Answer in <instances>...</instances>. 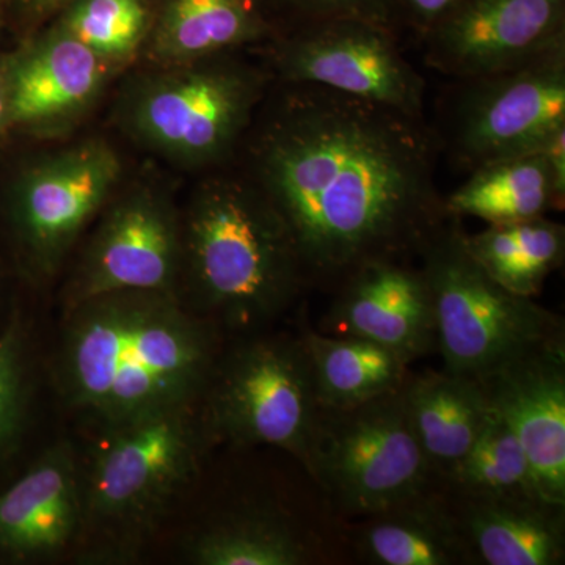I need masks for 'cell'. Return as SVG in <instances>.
Wrapping results in <instances>:
<instances>
[{
    "mask_svg": "<svg viewBox=\"0 0 565 565\" xmlns=\"http://www.w3.org/2000/svg\"><path fill=\"white\" fill-rule=\"evenodd\" d=\"M250 167L291 232L305 285L323 291L367 264L418 256L451 217L423 120L327 88L285 84Z\"/></svg>",
    "mask_w": 565,
    "mask_h": 565,
    "instance_id": "cell-1",
    "label": "cell"
},
{
    "mask_svg": "<svg viewBox=\"0 0 565 565\" xmlns=\"http://www.w3.org/2000/svg\"><path fill=\"white\" fill-rule=\"evenodd\" d=\"M221 351V330L180 294H103L66 311L58 385L71 407L114 426L200 401Z\"/></svg>",
    "mask_w": 565,
    "mask_h": 565,
    "instance_id": "cell-2",
    "label": "cell"
},
{
    "mask_svg": "<svg viewBox=\"0 0 565 565\" xmlns=\"http://www.w3.org/2000/svg\"><path fill=\"white\" fill-rule=\"evenodd\" d=\"M181 232V300L221 332H262L307 288L288 225L248 177L200 185Z\"/></svg>",
    "mask_w": 565,
    "mask_h": 565,
    "instance_id": "cell-3",
    "label": "cell"
},
{
    "mask_svg": "<svg viewBox=\"0 0 565 565\" xmlns=\"http://www.w3.org/2000/svg\"><path fill=\"white\" fill-rule=\"evenodd\" d=\"M103 435L82 468L81 559H131L195 481L214 446L199 401L150 412Z\"/></svg>",
    "mask_w": 565,
    "mask_h": 565,
    "instance_id": "cell-4",
    "label": "cell"
},
{
    "mask_svg": "<svg viewBox=\"0 0 565 565\" xmlns=\"http://www.w3.org/2000/svg\"><path fill=\"white\" fill-rule=\"evenodd\" d=\"M463 234L459 218L449 217L418 258L444 370L482 384L531 353L565 344L564 319L494 281L465 247Z\"/></svg>",
    "mask_w": 565,
    "mask_h": 565,
    "instance_id": "cell-5",
    "label": "cell"
},
{
    "mask_svg": "<svg viewBox=\"0 0 565 565\" xmlns=\"http://www.w3.org/2000/svg\"><path fill=\"white\" fill-rule=\"evenodd\" d=\"M302 467L340 522L377 514L435 484L408 422L404 385L352 407H319Z\"/></svg>",
    "mask_w": 565,
    "mask_h": 565,
    "instance_id": "cell-6",
    "label": "cell"
},
{
    "mask_svg": "<svg viewBox=\"0 0 565 565\" xmlns=\"http://www.w3.org/2000/svg\"><path fill=\"white\" fill-rule=\"evenodd\" d=\"M266 74L228 54L159 68L126 96L121 121L143 147L180 166L225 161L250 129Z\"/></svg>",
    "mask_w": 565,
    "mask_h": 565,
    "instance_id": "cell-7",
    "label": "cell"
},
{
    "mask_svg": "<svg viewBox=\"0 0 565 565\" xmlns=\"http://www.w3.org/2000/svg\"><path fill=\"white\" fill-rule=\"evenodd\" d=\"M199 404L214 445L273 446L302 465L321 405L300 333L239 334Z\"/></svg>",
    "mask_w": 565,
    "mask_h": 565,
    "instance_id": "cell-8",
    "label": "cell"
},
{
    "mask_svg": "<svg viewBox=\"0 0 565 565\" xmlns=\"http://www.w3.org/2000/svg\"><path fill=\"white\" fill-rule=\"evenodd\" d=\"M465 82L451 145L467 169L544 151L565 129V43L515 68Z\"/></svg>",
    "mask_w": 565,
    "mask_h": 565,
    "instance_id": "cell-9",
    "label": "cell"
},
{
    "mask_svg": "<svg viewBox=\"0 0 565 565\" xmlns=\"http://www.w3.org/2000/svg\"><path fill=\"white\" fill-rule=\"evenodd\" d=\"M118 152L88 140L33 163L14 182L10 221L36 277L57 273L77 237L117 192Z\"/></svg>",
    "mask_w": 565,
    "mask_h": 565,
    "instance_id": "cell-10",
    "label": "cell"
},
{
    "mask_svg": "<svg viewBox=\"0 0 565 565\" xmlns=\"http://www.w3.org/2000/svg\"><path fill=\"white\" fill-rule=\"evenodd\" d=\"M274 66L282 84L327 88L423 120V77L405 61L386 25L311 21L278 44Z\"/></svg>",
    "mask_w": 565,
    "mask_h": 565,
    "instance_id": "cell-11",
    "label": "cell"
},
{
    "mask_svg": "<svg viewBox=\"0 0 565 565\" xmlns=\"http://www.w3.org/2000/svg\"><path fill=\"white\" fill-rule=\"evenodd\" d=\"M181 215L166 193L136 185L111 196L65 292L66 311L118 291L180 294Z\"/></svg>",
    "mask_w": 565,
    "mask_h": 565,
    "instance_id": "cell-12",
    "label": "cell"
},
{
    "mask_svg": "<svg viewBox=\"0 0 565 565\" xmlns=\"http://www.w3.org/2000/svg\"><path fill=\"white\" fill-rule=\"evenodd\" d=\"M426 35L430 68L489 76L565 43V0H460Z\"/></svg>",
    "mask_w": 565,
    "mask_h": 565,
    "instance_id": "cell-13",
    "label": "cell"
},
{
    "mask_svg": "<svg viewBox=\"0 0 565 565\" xmlns=\"http://www.w3.org/2000/svg\"><path fill=\"white\" fill-rule=\"evenodd\" d=\"M334 296L322 333L373 341L408 364L437 349L429 286L412 259L367 264Z\"/></svg>",
    "mask_w": 565,
    "mask_h": 565,
    "instance_id": "cell-14",
    "label": "cell"
},
{
    "mask_svg": "<svg viewBox=\"0 0 565 565\" xmlns=\"http://www.w3.org/2000/svg\"><path fill=\"white\" fill-rule=\"evenodd\" d=\"M10 128L57 134L79 120L102 95L114 66L55 25L3 63Z\"/></svg>",
    "mask_w": 565,
    "mask_h": 565,
    "instance_id": "cell-15",
    "label": "cell"
},
{
    "mask_svg": "<svg viewBox=\"0 0 565 565\" xmlns=\"http://www.w3.org/2000/svg\"><path fill=\"white\" fill-rule=\"evenodd\" d=\"M482 386L522 446L541 497L565 505V344L509 364Z\"/></svg>",
    "mask_w": 565,
    "mask_h": 565,
    "instance_id": "cell-16",
    "label": "cell"
},
{
    "mask_svg": "<svg viewBox=\"0 0 565 565\" xmlns=\"http://www.w3.org/2000/svg\"><path fill=\"white\" fill-rule=\"evenodd\" d=\"M82 468L66 441L51 446L0 494V552L20 559L54 556L76 542Z\"/></svg>",
    "mask_w": 565,
    "mask_h": 565,
    "instance_id": "cell-17",
    "label": "cell"
},
{
    "mask_svg": "<svg viewBox=\"0 0 565 565\" xmlns=\"http://www.w3.org/2000/svg\"><path fill=\"white\" fill-rule=\"evenodd\" d=\"M445 494L455 512L471 564L565 563V505L542 498Z\"/></svg>",
    "mask_w": 565,
    "mask_h": 565,
    "instance_id": "cell-18",
    "label": "cell"
},
{
    "mask_svg": "<svg viewBox=\"0 0 565 565\" xmlns=\"http://www.w3.org/2000/svg\"><path fill=\"white\" fill-rule=\"evenodd\" d=\"M341 535L366 564H471L455 512L438 484L377 514L344 523Z\"/></svg>",
    "mask_w": 565,
    "mask_h": 565,
    "instance_id": "cell-19",
    "label": "cell"
},
{
    "mask_svg": "<svg viewBox=\"0 0 565 565\" xmlns=\"http://www.w3.org/2000/svg\"><path fill=\"white\" fill-rule=\"evenodd\" d=\"M269 33L263 0H163L148 54L167 68L232 54Z\"/></svg>",
    "mask_w": 565,
    "mask_h": 565,
    "instance_id": "cell-20",
    "label": "cell"
},
{
    "mask_svg": "<svg viewBox=\"0 0 565 565\" xmlns=\"http://www.w3.org/2000/svg\"><path fill=\"white\" fill-rule=\"evenodd\" d=\"M408 422L435 484L455 468L490 412L481 382L441 371L411 374L404 384Z\"/></svg>",
    "mask_w": 565,
    "mask_h": 565,
    "instance_id": "cell-21",
    "label": "cell"
},
{
    "mask_svg": "<svg viewBox=\"0 0 565 565\" xmlns=\"http://www.w3.org/2000/svg\"><path fill=\"white\" fill-rule=\"evenodd\" d=\"M196 565H307L321 550L289 516L269 509H239L215 516L185 541Z\"/></svg>",
    "mask_w": 565,
    "mask_h": 565,
    "instance_id": "cell-22",
    "label": "cell"
},
{
    "mask_svg": "<svg viewBox=\"0 0 565 565\" xmlns=\"http://www.w3.org/2000/svg\"><path fill=\"white\" fill-rule=\"evenodd\" d=\"M545 152L486 163L445 199L451 217H475L489 225L544 217L564 204Z\"/></svg>",
    "mask_w": 565,
    "mask_h": 565,
    "instance_id": "cell-23",
    "label": "cell"
},
{
    "mask_svg": "<svg viewBox=\"0 0 565 565\" xmlns=\"http://www.w3.org/2000/svg\"><path fill=\"white\" fill-rule=\"evenodd\" d=\"M300 337L321 407L344 408L366 403L399 388L412 374L411 364L373 341L319 333L310 327H305Z\"/></svg>",
    "mask_w": 565,
    "mask_h": 565,
    "instance_id": "cell-24",
    "label": "cell"
},
{
    "mask_svg": "<svg viewBox=\"0 0 565 565\" xmlns=\"http://www.w3.org/2000/svg\"><path fill=\"white\" fill-rule=\"evenodd\" d=\"M465 247L494 281L534 299L550 274L564 264L565 228L544 217L489 225L463 234Z\"/></svg>",
    "mask_w": 565,
    "mask_h": 565,
    "instance_id": "cell-25",
    "label": "cell"
},
{
    "mask_svg": "<svg viewBox=\"0 0 565 565\" xmlns=\"http://www.w3.org/2000/svg\"><path fill=\"white\" fill-rule=\"evenodd\" d=\"M438 486L457 497L542 498L522 446L492 405L475 444Z\"/></svg>",
    "mask_w": 565,
    "mask_h": 565,
    "instance_id": "cell-26",
    "label": "cell"
},
{
    "mask_svg": "<svg viewBox=\"0 0 565 565\" xmlns=\"http://www.w3.org/2000/svg\"><path fill=\"white\" fill-rule=\"evenodd\" d=\"M57 25L117 70L148 41L152 17L147 0H74Z\"/></svg>",
    "mask_w": 565,
    "mask_h": 565,
    "instance_id": "cell-27",
    "label": "cell"
},
{
    "mask_svg": "<svg viewBox=\"0 0 565 565\" xmlns=\"http://www.w3.org/2000/svg\"><path fill=\"white\" fill-rule=\"evenodd\" d=\"M28 405V371L21 322L0 333V456L20 437Z\"/></svg>",
    "mask_w": 565,
    "mask_h": 565,
    "instance_id": "cell-28",
    "label": "cell"
},
{
    "mask_svg": "<svg viewBox=\"0 0 565 565\" xmlns=\"http://www.w3.org/2000/svg\"><path fill=\"white\" fill-rule=\"evenodd\" d=\"M311 21L360 20L390 28L392 0H292Z\"/></svg>",
    "mask_w": 565,
    "mask_h": 565,
    "instance_id": "cell-29",
    "label": "cell"
},
{
    "mask_svg": "<svg viewBox=\"0 0 565 565\" xmlns=\"http://www.w3.org/2000/svg\"><path fill=\"white\" fill-rule=\"evenodd\" d=\"M459 2L460 0H404L416 25L424 33L429 32L438 21L444 20Z\"/></svg>",
    "mask_w": 565,
    "mask_h": 565,
    "instance_id": "cell-30",
    "label": "cell"
},
{
    "mask_svg": "<svg viewBox=\"0 0 565 565\" xmlns=\"http://www.w3.org/2000/svg\"><path fill=\"white\" fill-rule=\"evenodd\" d=\"M544 152L550 167H552L557 191L565 196V129L553 137V140L546 145Z\"/></svg>",
    "mask_w": 565,
    "mask_h": 565,
    "instance_id": "cell-31",
    "label": "cell"
},
{
    "mask_svg": "<svg viewBox=\"0 0 565 565\" xmlns=\"http://www.w3.org/2000/svg\"><path fill=\"white\" fill-rule=\"evenodd\" d=\"M22 6L36 17H46V14L63 11L74 0H21Z\"/></svg>",
    "mask_w": 565,
    "mask_h": 565,
    "instance_id": "cell-32",
    "label": "cell"
},
{
    "mask_svg": "<svg viewBox=\"0 0 565 565\" xmlns=\"http://www.w3.org/2000/svg\"><path fill=\"white\" fill-rule=\"evenodd\" d=\"M10 128V98L9 85H7L6 68L0 65V132Z\"/></svg>",
    "mask_w": 565,
    "mask_h": 565,
    "instance_id": "cell-33",
    "label": "cell"
},
{
    "mask_svg": "<svg viewBox=\"0 0 565 565\" xmlns=\"http://www.w3.org/2000/svg\"><path fill=\"white\" fill-rule=\"evenodd\" d=\"M0 13H2V0H0Z\"/></svg>",
    "mask_w": 565,
    "mask_h": 565,
    "instance_id": "cell-34",
    "label": "cell"
}]
</instances>
